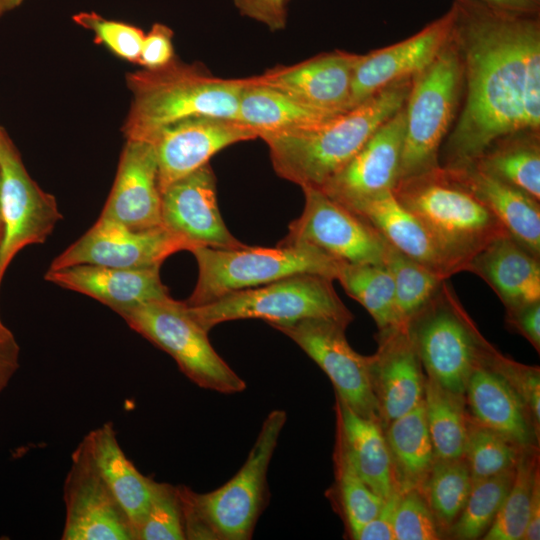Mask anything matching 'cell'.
<instances>
[{
    "label": "cell",
    "instance_id": "obj_49",
    "mask_svg": "<svg viewBox=\"0 0 540 540\" xmlns=\"http://www.w3.org/2000/svg\"><path fill=\"white\" fill-rule=\"evenodd\" d=\"M19 368V346L12 333L0 329V392L6 388Z\"/></svg>",
    "mask_w": 540,
    "mask_h": 540
},
{
    "label": "cell",
    "instance_id": "obj_55",
    "mask_svg": "<svg viewBox=\"0 0 540 540\" xmlns=\"http://www.w3.org/2000/svg\"><path fill=\"white\" fill-rule=\"evenodd\" d=\"M539 1V0H538Z\"/></svg>",
    "mask_w": 540,
    "mask_h": 540
},
{
    "label": "cell",
    "instance_id": "obj_20",
    "mask_svg": "<svg viewBox=\"0 0 540 540\" xmlns=\"http://www.w3.org/2000/svg\"><path fill=\"white\" fill-rule=\"evenodd\" d=\"M360 56L337 50L294 65L276 66L253 78L317 110L340 114L351 109L353 72Z\"/></svg>",
    "mask_w": 540,
    "mask_h": 540
},
{
    "label": "cell",
    "instance_id": "obj_42",
    "mask_svg": "<svg viewBox=\"0 0 540 540\" xmlns=\"http://www.w3.org/2000/svg\"><path fill=\"white\" fill-rule=\"evenodd\" d=\"M395 540L441 538L436 519L418 489L400 492L394 515Z\"/></svg>",
    "mask_w": 540,
    "mask_h": 540
},
{
    "label": "cell",
    "instance_id": "obj_28",
    "mask_svg": "<svg viewBox=\"0 0 540 540\" xmlns=\"http://www.w3.org/2000/svg\"><path fill=\"white\" fill-rule=\"evenodd\" d=\"M336 441L358 476L383 499L396 491L380 422L362 417L335 396Z\"/></svg>",
    "mask_w": 540,
    "mask_h": 540
},
{
    "label": "cell",
    "instance_id": "obj_34",
    "mask_svg": "<svg viewBox=\"0 0 540 540\" xmlns=\"http://www.w3.org/2000/svg\"><path fill=\"white\" fill-rule=\"evenodd\" d=\"M336 280L366 309L379 331L399 327L394 282L385 265L343 263Z\"/></svg>",
    "mask_w": 540,
    "mask_h": 540
},
{
    "label": "cell",
    "instance_id": "obj_51",
    "mask_svg": "<svg viewBox=\"0 0 540 540\" xmlns=\"http://www.w3.org/2000/svg\"><path fill=\"white\" fill-rule=\"evenodd\" d=\"M488 4L520 12L537 13L538 0H480Z\"/></svg>",
    "mask_w": 540,
    "mask_h": 540
},
{
    "label": "cell",
    "instance_id": "obj_23",
    "mask_svg": "<svg viewBox=\"0 0 540 540\" xmlns=\"http://www.w3.org/2000/svg\"><path fill=\"white\" fill-rule=\"evenodd\" d=\"M45 280L94 298L113 311L171 297L160 278V267L115 268L80 264L48 269Z\"/></svg>",
    "mask_w": 540,
    "mask_h": 540
},
{
    "label": "cell",
    "instance_id": "obj_2",
    "mask_svg": "<svg viewBox=\"0 0 540 540\" xmlns=\"http://www.w3.org/2000/svg\"><path fill=\"white\" fill-rule=\"evenodd\" d=\"M412 80L391 84L318 125L260 136L277 175L301 188H320L404 106Z\"/></svg>",
    "mask_w": 540,
    "mask_h": 540
},
{
    "label": "cell",
    "instance_id": "obj_38",
    "mask_svg": "<svg viewBox=\"0 0 540 540\" xmlns=\"http://www.w3.org/2000/svg\"><path fill=\"white\" fill-rule=\"evenodd\" d=\"M538 471L536 454L530 453V448L523 449L515 467L511 488L482 539H523L528 523L533 483Z\"/></svg>",
    "mask_w": 540,
    "mask_h": 540
},
{
    "label": "cell",
    "instance_id": "obj_32",
    "mask_svg": "<svg viewBox=\"0 0 540 540\" xmlns=\"http://www.w3.org/2000/svg\"><path fill=\"white\" fill-rule=\"evenodd\" d=\"M468 163L540 201L539 131L502 137Z\"/></svg>",
    "mask_w": 540,
    "mask_h": 540
},
{
    "label": "cell",
    "instance_id": "obj_19",
    "mask_svg": "<svg viewBox=\"0 0 540 540\" xmlns=\"http://www.w3.org/2000/svg\"><path fill=\"white\" fill-rule=\"evenodd\" d=\"M162 224L196 246L236 249L246 246L226 227L217 204L216 178L209 163L162 192Z\"/></svg>",
    "mask_w": 540,
    "mask_h": 540
},
{
    "label": "cell",
    "instance_id": "obj_15",
    "mask_svg": "<svg viewBox=\"0 0 540 540\" xmlns=\"http://www.w3.org/2000/svg\"><path fill=\"white\" fill-rule=\"evenodd\" d=\"M63 498V540H135L132 525L82 440L71 455Z\"/></svg>",
    "mask_w": 540,
    "mask_h": 540
},
{
    "label": "cell",
    "instance_id": "obj_35",
    "mask_svg": "<svg viewBox=\"0 0 540 540\" xmlns=\"http://www.w3.org/2000/svg\"><path fill=\"white\" fill-rule=\"evenodd\" d=\"M384 265L392 275L399 327H408L438 292L444 279L388 245ZM447 280V279H445Z\"/></svg>",
    "mask_w": 540,
    "mask_h": 540
},
{
    "label": "cell",
    "instance_id": "obj_33",
    "mask_svg": "<svg viewBox=\"0 0 540 540\" xmlns=\"http://www.w3.org/2000/svg\"><path fill=\"white\" fill-rule=\"evenodd\" d=\"M464 400V395L454 394L425 378L423 402L436 459L463 458L468 422Z\"/></svg>",
    "mask_w": 540,
    "mask_h": 540
},
{
    "label": "cell",
    "instance_id": "obj_54",
    "mask_svg": "<svg viewBox=\"0 0 540 540\" xmlns=\"http://www.w3.org/2000/svg\"><path fill=\"white\" fill-rule=\"evenodd\" d=\"M0 191H1V173H0ZM0 225H1V219H0Z\"/></svg>",
    "mask_w": 540,
    "mask_h": 540
},
{
    "label": "cell",
    "instance_id": "obj_3",
    "mask_svg": "<svg viewBox=\"0 0 540 540\" xmlns=\"http://www.w3.org/2000/svg\"><path fill=\"white\" fill-rule=\"evenodd\" d=\"M132 104L123 131L127 140L149 142L162 128L191 117L237 120L245 78L224 79L175 58L157 69L127 76Z\"/></svg>",
    "mask_w": 540,
    "mask_h": 540
},
{
    "label": "cell",
    "instance_id": "obj_53",
    "mask_svg": "<svg viewBox=\"0 0 540 540\" xmlns=\"http://www.w3.org/2000/svg\"><path fill=\"white\" fill-rule=\"evenodd\" d=\"M0 237H1V225H0ZM3 327H5V326L2 324V322L0 320V328H3Z\"/></svg>",
    "mask_w": 540,
    "mask_h": 540
},
{
    "label": "cell",
    "instance_id": "obj_40",
    "mask_svg": "<svg viewBox=\"0 0 540 540\" xmlns=\"http://www.w3.org/2000/svg\"><path fill=\"white\" fill-rule=\"evenodd\" d=\"M522 450L499 433L468 419L463 458L472 481L514 469Z\"/></svg>",
    "mask_w": 540,
    "mask_h": 540
},
{
    "label": "cell",
    "instance_id": "obj_13",
    "mask_svg": "<svg viewBox=\"0 0 540 540\" xmlns=\"http://www.w3.org/2000/svg\"><path fill=\"white\" fill-rule=\"evenodd\" d=\"M0 280L16 253L42 244L62 219L53 195L43 191L25 170L0 130Z\"/></svg>",
    "mask_w": 540,
    "mask_h": 540
},
{
    "label": "cell",
    "instance_id": "obj_24",
    "mask_svg": "<svg viewBox=\"0 0 540 540\" xmlns=\"http://www.w3.org/2000/svg\"><path fill=\"white\" fill-rule=\"evenodd\" d=\"M485 356L471 373L465 391L472 419L522 449L531 448L536 429L530 411L508 380L485 361Z\"/></svg>",
    "mask_w": 540,
    "mask_h": 540
},
{
    "label": "cell",
    "instance_id": "obj_45",
    "mask_svg": "<svg viewBox=\"0 0 540 540\" xmlns=\"http://www.w3.org/2000/svg\"><path fill=\"white\" fill-rule=\"evenodd\" d=\"M173 32L163 25L156 23L148 34L144 35L139 63L144 69H157L174 59Z\"/></svg>",
    "mask_w": 540,
    "mask_h": 540
},
{
    "label": "cell",
    "instance_id": "obj_43",
    "mask_svg": "<svg viewBox=\"0 0 540 540\" xmlns=\"http://www.w3.org/2000/svg\"><path fill=\"white\" fill-rule=\"evenodd\" d=\"M76 23L93 31L96 40L119 57L139 63L144 32L123 22L107 20L100 15L82 12L74 16Z\"/></svg>",
    "mask_w": 540,
    "mask_h": 540
},
{
    "label": "cell",
    "instance_id": "obj_46",
    "mask_svg": "<svg viewBox=\"0 0 540 540\" xmlns=\"http://www.w3.org/2000/svg\"><path fill=\"white\" fill-rule=\"evenodd\" d=\"M245 17L258 21L271 31H279L287 24L288 0H233Z\"/></svg>",
    "mask_w": 540,
    "mask_h": 540
},
{
    "label": "cell",
    "instance_id": "obj_26",
    "mask_svg": "<svg viewBox=\"0 0 540 540\" xmlns=\"http://www.w3.org/2000/svg\"><path fill=\"white\" fill-rule=\"evenodd\" d=\"M443 168L490 210L513 239L540 258L539 201L472 163Z\"/></svg>",
    "mask_w": 540,
    "mask_h": 540
},
{
    "label": "cell",
    "instance_id": "obj_21",
    "mask_svg": "<svg viewBox=\"0 0 540 540\" xmlns=\"http://www.w3.org/2000/svg\"><path fill=\"white\" fill-rule=\"evenodd\" d=\"M161 204L153 145L127 140L112 190L100 216L132 229H150L163 226Z\"/></svg>",
    "mask_w": 540,
    "mask_h": 540
},
{
    "label": "cell",
    "instance_id": "obj_14",
    "mask_svg": "<svg viewBox=\"0 0 540 540\" xmlns=\"http://www.w3.org/2000/svg\"><path fill=\"white\" fill-rule=\"evenodd\" d=\"M193 242L164 226L136 230L99 216L79 239L56 256L49 269L80 264L115 268L161 267L171 255L192 251Z\"/></svg>",
    "mask_w": 540,
    "mask_h": 540
},
{
    "label": "cell",
    "instance_id": "obj_17",
    "mask_svg": "<svg viewBox=\"0 0 540 540\" xmlns=\"http://www.w3.org/2000/svg\"><path fill=\"white\" fill-rule=\"evenodd\" d=\"M404 133L403 106L319 189L347 208L392 191L399 180Z\"/></svg>",
    "mask_w": 540,
    "mask_h": 540
},
{
    "label": "cell",
    "instance_id": "obj_39",
    "mask_svg": "<svg viewBox=\"0 0 540 540\" xmlns=\"http://www.w3.org/2000/svg\"><path fill=\"white\" fill-rule=\"evenodd\" d=\"M335 483L332 497L343 517L351 538L380 511L384 500L358 476L343 451L335 445Z\"/></svg>",
    "mask_w": 540,
    "mask_h": 540
},
{
    "label": "cell",
    "instance_id": "obj_52",
    "mask_svg": "<svg viewBox=\"0 0 540 540\" xmlns=\"http://www.w3.org/2000/svg\"><path fill=\"white\" fill-rule=\"evenodd\" d=\"M20 2L21 0H0V15L9 9H12Z\"/></svg>",
    "mask_w": 540,
    "mask_h": 540
},
{
    "label": "cell",
    "instance_id": "obj_7",
    "mask_svg": "<svg viewBox=\"0 0 540 540\" xmlns=\"http://www.w3.org/2000/svg\"><path fill=\"white\" fill-rule=\"evenodd\" d=\"M463 85L462 61L451 36L436 58L413 77L404 104L399 180L440 167L441 144L455 120Z\"/></svg>",
    "mask_w": 540,
    "mask_h": 540
},
{
    "label": "cell",
    "instance_id": "obj_1",
    "mask_svg": "<svg viewBox=\"0 0 540 540\" xmlns=\"http://www.w3.org/2000/svg\"><path fill=\"white\" fill-rule=\"evenodd\" d=\"M453 39L463 66L465 98L440 149V166L473 161L492 143L532 131L540 113V21L480 0H454Z\"/></svg>",
    "mask_w": 540,
    "mask_h": 540
},
{
    "label": "cell",
    "instance_id": "obj_6",
    "mask_svg": "<svg viewBox=\"0 0 540 540\" xmlns=\"http://www.w3.org/2000/svg\"><path fill=\"white\" fill-rule=\"evenodd\" d=\"M191 253L198 266L197 283L190 297L184 301L191 307L298 274H315L336 280L343 264L305 243H279L274 248L246 245L236 249H218L200 246Z\"/></svg>",
    "mask_w": 540,
    "mask_h": 540
},
{
    "label": "cell",
    "instance_id": "obj_30",
    "mask_svg": "<svg viewBox=\"0 0 540 540\" xmlns=\"http://www.w3.org/2000/svg\"><path fill=\"white\" fill-rule=\"evenodd\" d=\"M336 115L317 110L283 91L260 84L252 76L245 78L237 120L254 129L259 138L264 134L315 126Z\"/></svg>",
    "mask_w": 540,
    "mask_h": 540
},
{
    "label": "cell",
    "instance_id": "obj_10",
    "mask_svg": "<svg viewBox=\"0 0 540 540\" xmlns=\"http://www.w3.org/2000/svg\"><path fill=\"white\" fill-rule=\"evenodd\" d=\"M447 280L411 320L408 330L428 378L465 396L470 375L490 346L477 333Z\"/></svg>",
    "mask_w": 540,
    "mask_h": 540
},
{
    "label": "cell",
    "instance_id": "obj_12",
    "mask_svg": "<svg viewBox=\"0 0 540 540\" xmlns=\"http://www.w3.org/2000/svg\"><path fill=\"white\" fill-rule=\"evenodd\" d=\"M293 340L329 377L335 396L356 414L382 424L370 370V356L357 353L347 326L318 318L271 326Z\"/></svg>",
    "mask_w": 540,
    "mask_h": 540
},
{
    "label": "cell",
    "instance_id": "obj_8",
    "mask_svg": "<svg viewBox=\"0 0 540 540\" xmlns=\"http://www.w3.org/2000/svg\"><path fill=\"white\" fill-rule=\"evenodd\" d=\"M187 310L206 331L241 319H260L275 326L318 318L348 326L354 318L337 295L333 280L315 274L293 275L235 291L205 305H187Z\"/></svg>",
    "mask_w": 540,
    "mask_h": 540
},
{
    "label": "cell",
    "instance_id": "obj_9",
    "mask_svg": "<svg viewBox=\"0 0 540 540\" xmlns=\"http://www.w3.org/2000/svg\"><path fill=\"white\" fill-rule=\"evenodd\" d=\"M131 329L168 353L179 369L201 388L224 394L245 390L246 383L218 355L206 331L172 297L116 312Z\"/></svg>",
    "mask_w": 540,
    "mask_h": 540
},
{
    "label": "cell",
    "instance_id": "obj_18",
    "mask_svg": "<svg viewBox=\"0 0 540 540\" xmlns=\"http://www.w3.org/2000/svg\"><path fill=\"white\" fill-rule=\"evenodd\" d=\"M455 7L415 35L396 44L361 54L352 78L351 109L396 82L423 71L451 39Z\"/></svg>",
    "mask_w": 540,
    "mask_h": 540
},
{
    "label": "cell",
    "instance_id": "obj_11",
    "mask_svg": "<svg viewBox=\"0 0 540 540\" xmlns=\"http://www.w3.org/2000/svg\"><path fill=\"white\" fill-rule=\"evenodd\" d=\"M302 190L303 212L280 243H305L343 263L384 265L389 243L370 223L319 188Z\"/></svg>",
    "mask_w": 540,
    "mask_h": 540
},
{
    "label": "cell",
    "instance_id": "obj_5",
    "mask_svg": "<svg viewBox=\"0 0 540 540\" xmlns=\"http://www.w3.org/2000/svg\"><path fill=\"white\" fill-rule=\"evenodd\" d=\"M398 202L429 231L458 272L493 241L509 235L490 210L443 167L401 179Z\"/></svg>",
    "mask_w": 540,
    "mask_h": 540
},
{
    "label": "cell",
    "instance_id": "obj_50",
    "mask_svg": "<svg viewBox=\"0 0 540 540\" xmlns=\"http://www.w3.org/2000/svg\"><path fill=\"white\" fill-rule=\"evenodd\" d=\"M540 538V481L539 471L535 475L527 527L523 539L538 540Z\"/></svg>",
    "mask_w": 540,
    "mask_h": 540
},
{
    "label": "cell",
    "instance_id": "obj_41",
    "mask_svg": "<svg viewBox=\"0 0 540 540\" xmlns=\"http://www.w3.org/2000/svg\"><path fill=\"white\" fill-rule=\"evenodd\" d=\"M184 518L178 486L155 481L147 513L135 540H183Z\"/></svg>",
    "mask_w": 540,
    "mask_h": 540
},
{
    "label": "cell",
    "instance_id": "obj_47",
    "mask_svg": "<svg viewBox=\"0 0 540 540\" xmlns=\"http://www.w3.org/2000/svg\"><path fill=\"white\" fill-rule=\"evenodd\" d=\"M400 492L395 491L388 498L377 515L364 524L353 536L356 540H395L394 515Z\"/></svg>",
    "mask_w": 540,
    "mask_h": 540
},
{
    "label": "cell",
    "instance_id": "obj_48",
    "mask_svg": "<svg viewBox=\"0 0 540 540\" xmlns=\"http://www.w3.org/2000/svg\"><path fill=\"white\" fill-rule=\"evenodd\" d=\"M506 320L526 339L537 351L540 349V302L526 304L506 311Z\"/></svg>",
    "mask_w": 540,
    "mask_h": 540
},
{
    "label": "cell",
    "instance_id": "obj_16",
    "mask_svg": "<svg viewBox=\"0 0 540 540\" xmlns=\"http://www.w3.org/2000/svg\"><path fill=\"white\" fill-rule=\"evenodd\" d=\"M256 138L248 125L222 117H191L165 126L148 142L156 153L161 193L227 146Z\"/></svg>",
    "mask_w": 540,
    "mask_h": 540
},
{
    "label": "cell",
    "instance_id": "obj_27",
    "mask_svg": "<svg viewBox=\"0 0 540 540\" xmlns=\"http://www.w3.org/2000/svg\"><path fill=\"white\" fill-rule=\"evenodd\" d=\"M466 271L483 279L506 311L540 302V258L510 235L493 241L480 251Z\"/></svg>",
    "mask_w": 540,
    "mask_h": 540
},
{
    "label": "cell",
    "instance_id": "obj_25",
    "mask_svg": "<svg viewBox=\"0 0 540 540\" xmlns=\"http://www.w3.org/2000/svg\"><path fill=\"white\" fill-rule=\"evenodd\" d=\"M370 223L394 248L442 279L459 273L425 226L401 205L392 191L348 208Z\"/></svg>",
    "mask_w": 540,
    "mask_h": 540
},
{
    "label": "cell",
    "instance_id": "obj_22",
    "mask_svg": "<svg viewBox=\"0 0 540 540\" xmlns=\"http://www.w3.org/2000/svg\"><path fill=\"white\" fill-rule=\"evenodd\" d=\"M379 332V347L370 356V370L384 429L423 400L425 378L408 327Z\"/></svg>",
    "mask_w": 540,
    "mask_h": 540
},
{
    "label": "cell",
    "instance_id": "obj_44",
    "mask_svg": "<svg viewBox=\"0 0 540 540\" xmlns=\"http://www.w3.org/2000/svg\"><path fill=\"white\" fill-rule=\"evenodd\" d=\"M485 361L500 372L517 391L530 411L534 424L540 422V376L539 369L518 364L504 358L490 348Z\"/></svg>",
    "mask_w": 540,
    "mask_h": 540
},
{
    "label": "cell",
    "instance_id": "obj_37",
    "mask_svg": "<svg viewBox=\"0 0 540 540\" xmlns=\"http://www.w3.org/2000/svg\"><path fill=\"white\" fill-rule=\"evenodd\" d=\"M515 475V468L474 480L466 503L448 529L450 536L461 540L482 538L495 519Z\"/></svg>",
    "mask_w": 540,
    "mask_h": 540
},
{
    "label": "cell",
    "instance_id": "obj_29",
    "mask_svg": "<svg viewBox=\"0 0 540 540\" xmlns=\"http://www.w3.org/2000/svg\"><path fill=\"white\" fill-rule=\"evenodd\" d=\"M92 459L128 517L134 539L149 508L155 480L143 475L122 450L112 423H105L83 439Z\"/></svg>",
    "mask_w": 540,
    "mask_h": 540
},
{
    "label": "cell",
    "instance_id": "obj_31",
    "mask_svg": "<svg viewBox=\"0 0 540 540\" xmlns=\"http://www.w3.org/2000/svg\"><path fill=\"white\" fill-rule=\"evenodd\" d=\"M384 429L396 491L419 490L436 460L423 400Z\"/></svg>",
    "mask_w": 540,
    "mask_h": 540
},
{
    "label": "cell",
    "instance_id": "obj_36",
    "mask_svg": "<svg viewBox=\"0 0 540 540\" xmlns=\"http://www.w3.org/2000/svg\"><path fill=\"white\" fill-rule=\"evenodd\" d=\"M472 482L464 458L435 460L419 491L439 528L448 530L457 519L466 503Z\"/></svg>",
    "mask_w": 540,
    "mask_h": 540
},
{
    "label": "cell",
    "instance_id": "obj_4",
    "mask_svg": "<svg viewBox=\"0 0 540 540\" xmlns=\"http://www.w3.org/2000/svg\"><path fill=\"white\" fill-rule=\"evenodd\" d=\"M286 420L284 410L268 414L243 466L221 487L197 493L178 486L186 539L252 538L269 500L267 472Z\"/></svg>",
    "mask_w": 540,
    "mask_h": 540
}]
</instances>
